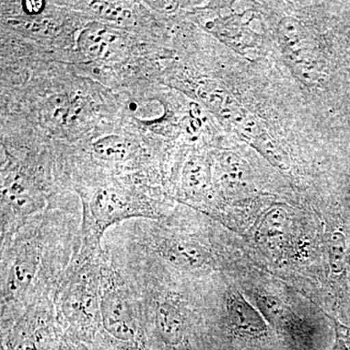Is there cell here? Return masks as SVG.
Returning <instances> with one entry per match:
<instances>
[{"label": "cell", "instance_id": "6da1fadb", "mask_svg": "<svg viewBox=\"0 0 350 350\" xmlns=\"http://www.w3.org/2000/svg\"><path fill=\"white\" fill-rule=\"evenodd\" d=\"M71 206L64 196L1 243V327L34 304L53 299L81 245V222Z\"/></svg>", "mask_w": 350, "mask_h": 350}, {"label": "cell", "instance_id": "7a4b0ae2", "mask_svg": "<svg viewBox=\"0 0 350 350\" xmlns=\"http://www.w3.org/2000/svg\"><path fill=\"white\" fill-rule=\"evenodd\" d=\"M72 191L81 200V250L100 252L105 234L115 226L162 215L160 188L133 179H82L73 182Z\"/></svg>", "mask_w": 350, "mask_h": 350}, {"label": "cell", "instance_id": "3957f363", "mask_svg": "<svg viewBox=\"0 0 350 350\" xmlns=\"http://www.w3.org/2000/svg\"><path fill=\"white\" fill-rule=\"evenodd\" d=\"M103 258V251L78 250L53 294L62 334L87 345H93L100 331Z\"/></svg>", "mask_w": 350, "mask_h": 350}, {"label": "cell", "instance_id": "277c9868", "mask_svg": "<svg viewBox=\"0 0 350 350\" xmlns=\"http://www.w3.org/2000/svg\"><path fill=\"white\" fill-rule=\"evenodd\" d=\"M90 347L94 350H149L137 294L105 250L100 331Z\"/></svg>", "mask_w": 350, "mask_h": 350}, {"label": "cell", "instance_id": "5b68a950", "mask_svg": "<svg viewBox=\"0 0 350 350\" xmlns=\"http://www.w3.org/2000/svg\"><path fill=\"white\" fill-rule=\"evenodd\" d=\"M5 350H54L62 338L53 299L34 304L10 325L2 327Z\"/></svg>", "mask_w": 350, "mask_h": 350}, {"label": "cell", "instance_id": "8992f818", "mask_svg": "<svg viewBox=\"0 0 350 350\" xmlns=\"http://www.w3.org/2000/svg\"><path fill=\"white\" fill-rule=\"evenodd\" d=\"M128 31L107 24L91 21L82 27L76 38L75 55L82 64L105 66L126 59L133 50L135 40Z\"/></svg>", "mask_w": 350, "mask_h": 350}, {"label": "cell", "instance_id": "52a82bcc", "mask_svg": "<svg viewBox=\"0 0 350 350\" xmlns=\"http://www.w3.org/2000/svg\"><path fill=\"white\" fill-rule=\"evenodd\" d=\"M69 10L79 11L87 17L125 31H142L153 21L152 11L144 2L135 1H59Z\"/></svg>", "mask_w": 350, "mask_h": 350}, {"label": "cell", "instance_id": "ba28073f", "mask_svg": "<svg viewBox=\"0 0 350 350\" xmlns=\"http://www.w3.org/2000/svg\"><path fill=\"white\" fill-rule=\"evenodd\" d=\"M227 312L239 332L252 337L264 335L267 326L261 315L241 295L232 293L227 299Z\"/></svg>", "mask_w": 350, "mask_h": 350}, {"label": "cell", "instance_id": "9c48e42d", "mask_svg": "<svg viewBox=\"0 0 350 350\" xmlns=\"http://www.w3.org/2000/svg\"><path fill=\"white\" fill-rule=\"evenodd\" d=\"M209 187V172L199 158L191 159L182 174L181 188L189 198H199Z\"/></svg>", "mask_w": 350, "mask_h": 350}, {"label": "cell", "instance_id": "30bf717a", "mask_svg": "<svg viewBox=\"0 0 350 350\" xmlns=\"http://www.w3.org/2000/svg\"><path fill=\"white\" fill-rule=\"evenodd\" d=\"M278 32L285 45L291 49L299 47L303 39L305 38L303 25L298 21L291 18H284L280 22Z\"/></svg>", "mask_w": 350, "mask_h": 350}, {"label": "cell", "instance_id": "8fae6325", "mask_svg": "<svg viewBox=\"0 0 350 350\" xmlns=\"http://www.w3.org/2000/svg\"><path fill=\"white\" fill-rule=\"evenodd\" d=\"M261 145L262 151L266 154L267 156L271 159V161H275L276 165L285 167V157L282 155V151L275 144H271L269 139H261L260 142Z\"/></svg>", "mask_w": 350, "mask_h": 350}, {"label": "cell", "instance_id": "7c38bea8", "mask_svg": "<svg viewBox=\"0 0 350 350\" xmlns=\"http://www.w3.org/2000/svg\"><path fill=\"white\" fill-rule=\"evenodd\" d=\"M260 306L264 310L266 314L273 319V317H278L282 312V308H280V304L275 300H273L271 298H261V301H259Z\"/></svg>", "mask_w": 350, "mask_h": 350}, {"label": "cell", "instance_id": "4fadbf2b", "mask_svg": "<svg viewBox=\"0 0 350 350\" xmlns=\"http://www.w3.org/2000/svg\"><path fill=\"white\" fill-rule=\"evenodd\" d=\"M334 350H350L349 342H345V338H342V336L340 335V334H338L337 345L334 347Z\"/></svg>", "mask_w": 350, "mask_h": 350}]
</instances>
